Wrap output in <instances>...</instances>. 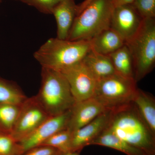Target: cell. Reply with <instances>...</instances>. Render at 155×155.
<instances>
[{
    "instance_id": "27",
    "label": "cell",
    "mask_w": 155,
    "mask_h": 155,
    "mask_svg": "<svg viewBox=\"0 0 155 155\" xmlns=\"http://www.w3.org/2000/svg\"><path fill=\"white\" fill-rule=\"evenodd\" d=\"M91 0H84L82 3L79 5H77V14L79 13L81 11H82L85 7H86L87 5L91 2Z\"/></svg>"
},
{
    "instance_id": "17",
    "label": "cell",
    "mask_w": 155,
    "mask_h": 155,
    "mask_svg": "<svg viewBox=\"0 0 155 155\" xmlns=\"http://www.w3.org/2000/svg\"><path fill=\"white\" fill-rule=\"evenodd\" d=\"M89 145L107 147L127 155H147L141 150L128 144L106 128L89 143Z\"/></svg>"
},
{
    "instance_id": "23",
    "label": "cell",
    "mask_w": 155,
    "mask_h": 155,
    "mask_svg": "<svg viewBox=\"0 0 155 155\" xmlns=\"http://www.w3.org/2000/svg\"><path fill=\"white\" fill-rule=\"evenodd\" d=\"M131 5L143 19L155 18V0H134Z\"/></svg>"
},
{
    "instance_id": "30",
    "label": "cell",
    "mask_w": 155,
    "mask_h": 155,
    "mask_svg": "<svg viewBox=\"0 0 155 155\" xmlns=\"http://www.w3.org/2000/svg\"><path fill=\"white\" fill-rule=\"evenodd\" d=\"M19 1H20V0H19Z\"/></svg>"
},
{
    "instance_id": "25",
    "label": "cell",
    "mask_w": 155,
    "mask_h": 155,
    "mask_svg": "<svg viewBox=\"0 0 155 155\" xmlns=\"http://www.w3.org/2000/svg\"><path fill=\"white\" fill-rule=\"evenodd\" d=\"M58 150L47 146H40L33 148L23 153V155H57Z\"/></svg>"
},
{
    "instance_id": "15",
    "label": "cell",
    "mask_w": 155,
    "mask_h": 155,
    "mask_svg": "<svg viewBox=\"0 0 155 155\" xmlns=\"http://www.w3.org/2000/svg\"><path fill=\"white\" fill-rule=\"evenodd\" d=\"M132 104L153 134L155 135V100L150 94L138 88Z\"/></svg>"
},
{
    "instance_id": "6",
    "label": "cell",
    "mask_w": 155,
    "mask_h": 155,
    "mask_svg": "<svg viewBox=\"0 0 155 155\" xmlns=\"http://www.w3.org/2000/svg\"><path fill=\"white\" fill-rule=\"evenodd\" d=\"M136 84L133 78L115 73L97 81L93 97L108 110H116L132 103Z\"/></svg>"
},
{
    "instance_id": "24",
    "label": "cell",
    "mask_w": 155,
    "mask_h": 155,
    "mask_svg": "<svg viewBox=\"0 0 155 155\" xmlns=\"http://www.w3.org/2000/svg\"><path fill=\"white\" fill-rule=\"evenodd\" d=\"M36 8L41 13L52 14L53 9L61 0H20Z\"/></svg>"
},
{
    "instance_id": "10",
    "label": "cell",
    "mask_w": 155,
    "mask_h": 155,
    "mask_svg": "<svg viewBox=\"0 0 155 155\" xmlns=\"http://www.w3.org/2000/svg\"><path fill=\"white\" fill-rule=\"evenodd\" d=\"M143 19L131 4L114 7L110 28L122 37L125 43L135 35Z\"/></svg>"
},
{
    "instance_id": "13",
    "label": "cell",
    "mask_w": 155,
    "mask_h": 155,
    "mask_svg": "<svg viewBox=\"0 0 155 155\" xmlns=\"http://www.w3.org/2000/svg\"><path fill=\"white\" fill-rule=\"evenodd\" d=\"M74 0H61L53 9L57 24V38L67 40L77 14Z\"/></svg>"
},
{
    "instance_id": "5",
    "label": "cell",
    "mask_w": 155,
    "mask_h": 155,
    "mask_svg": "<svg viewBox=\"0 0 155 155\" xmlns=\"http://www.w3.org/2000/svg\"><path fill=\"white\" fill-rule=\"evenodd\" d=\"M125 44L130 51L137 83L153 69L155 65V19H143L135 35Z\"/></svg>"
},
{
    "instance_id": "2",
    "label": "cell",
    "mask_w": 155,
    "mask_h": 155,
    "mask_svg": "<svg viewBox=\"0 0 155 155\" xmlns=\"http://www.w3.org/2000/svg\"><path fill=\"white\" fill-rule=\"evenodd\" d=\"M91 50L88 40L51 38L34 54L42 67L61 72L81 62Z\"/></svg>"
},
{
    "instance_id": "14",
    "label": "cell",
    "mask_w": 155,
    "mask_h": 155,
    "mask_svg": "<svg viewBox=\"0 0 155 155\" xmlns=\"http://www.w3.org/2000/svg\"><path fill=\"white\" fill-rule=\"evenodd\" d=\"M89 41L91 50L105 55L110 54L125 44L122 37L111 28L103 31Z\"/></svg>"
},
{
    "instance_id": "9",
    "label": "cell",
    "mask_w": 155,
    "mask_h": 155,
    "mask_svg": "<svg viewBox=\"0 0 155 155\" xmlns=\"http://www.w3.org/2000/svg\"><path fill=\"white\" fill-rule=\"evenodd\" d=\"M71 110L58 116H50L30 135L18 142L19 154L40 146L52 135L67 129Z\"/></svg>"
},
{
    "instance_id": "16",
    "label": "cell",
    "mask_w": 155,
    "mask_h": 155,
    "mask_svg": "<svg viewBox=\"0 0 155 155\" xmlns=\"http://www.w3.org/2000/svg\"><path fill=\"white\" fill-rule=\"evenodd\" d=\"M82 62L97 80L116 73L109 56L91 50L84 58Z\"/></svg>"
},
{
    "instance_id": "4",
    "label": "cell",
    "mask_w": 155,
    "mask_h": 155,
    "mask_svg": "<svg viewBox=\"0 0 155 155\" xmlns=\"http://www.w3.org/2000/svg\"><path fill=\"white\" fill-rule=\"evenodd\" d=\"M114 8L111 0H91L76 14L67 40L89 41L110 28Z\"/></svg>"
},
{
    "instance_id": "3",
    "label": "cell",
    "mask_w": 155,
    "mask_h": 155,
    "mask_svg": "<svg viewBox=\"0 0 155 155\" xmlns=\"http://www.w3.org/2000/svg\"><path fill=\"white\" fill-rule=\"evenodd\" d=\"M41 85L37 98L51 116L71 110L75 101L68 81L62 73L42 67Z\"/></svg>"
},
{
    "instance_id": "19",
    "label": "cell",
    "mask_w": 155,
    "mask_h": 155,
    "mask_svg": "<svg viewBox=\"0 0 155 155\" xmlns=\"http://www.w3.org/2000/svg\"><path fill=\"white\" fill-rule=\"evenodd\" d=\"M27 98L16 84L0 78V104L21 105Z\"/></svg>"
},
{
    "instance_id": "18",
    "label": "cell",
    "mask_w": 155,
    "mask_h": 155,
    "mask_svg": "<svg viewBox=\"0 0 155 155\" xmlns=\"http://www.w3.org/2000/svg\"><path fill=\"white\" fill-rule=\"evenodd\" d=\"M108 56L110 58L116 73L134 79L133 60L126 45Z\"/></svg>"
},
{
    "instance_id": "20",
    "label": "cell",
    "mask_w": 155,
    "mask_h": 155,
    "mask_svg": "<svg viewBox=\"0 0 155 155\" xmlns=\"http://www.w3.org/2000/svg\"><path fill=\"white\" fill-rule=\"evenodd\" d=\"M21 105L0 104V131L11 134L18 118Z\"/></svg>"
},
{
    "instance_id": "22",
    "label": "cell",
    "mask_w": 155,
    "mask_h": 155,
    "mask_svg": "<svg viewBox=\"0 0 155 155\" xmlns=\"http://www.w3.org/2000/svg\"><path fill=\"white\" fill-rule=\"evenodd\" d=\"M19 154L18 142L11 134L0 131V155Z\"/></svg>"
},
{
    "instance_id": "28",
    "label": "cell",
    "mask_w": 155,
    "mask_h": 155,
    "mask_svg": "<svg viewBox=\"0 0 155 155\" xmlns=\"http://www.w3.org/2000/svg\"><path fill=\"white\" fill-rule=\"evenodd\" d=\"M57 155H79V152L72 151H69L62 152H58Z\"/></svg>"
},
{
    "instance_id": "1",
    "label": "cell",
    "mask_w": 155,
    "mask_h": 155,
    "mask_svg": "<svg viewBox=\"0 0 155 155\" xmlns=\"http://www.w3.org/2000/svg\"><path fill=\"white\" fill-rule=\"evenodd\" d=\"M105 128L147 155H155V135L132 103L113 110Z\"/></svg>"
},
{
    "instance_id": "11",
    "label": "cell",
    "mask_w": 155,
    "mask_h": 155,
    "mask_svg": "<svg viewBox=\"0 0 155 155\" xmlns=\"http://www.w3.org/2000/svg\"><path fill=\"white\" fill-rule=\"evenodd\" d=\"M108 110L94 97L75 102L71 109L67 129L73 132Z\"/></svg>"
},
{
    "instance_id": "21",
    "label": "cell",
    "mask_w": 155,
    "mask_h": 155,
    "mask_svg": "<svg viewBox=\"0 0 155 155\" xmlns=\"http://www.w3.org/2000/svg\"><path fill=\"white\" fill-rule=\"evenodd\" d=\"M72 132L67 129L54 134L48 139L41 146L52 147L62 152L70 151Z\"/></svg>"
},
{
    "instance_id": "26",
    "label": "cell",
    "mask_w": 155,
    "mask_h": 155,
    "mask_svg": "<svg viewBox=\"0 0 155 155\" xmlns=\"http://www.w3.org/2000/svg\"><path fill=\"white\" fill-rule=\"evenodd\" d=\"M114 7L130 5L133 2L134 0H111Z\"/></svg>"
},
{
    "instance_id": "12",
    "label": "cell",
    "mask_w": 155,
    "mask_h": 155,
    "mask_svg": "<svg viewBox=\"0 0 155 155\" xmlns=\"http://www.w3.org/2000/svg\"><path fill=\"white\" fill-rule=\"evenodd\" d=\"M112 111L104 112L86 125L72 132L70 151L80 152L84 147L89 146L107 127Z\"/></svg>"
},
{
    "instance_id": "29",
    "label": "cell",
    "mask_w": 155,
    "mask_h": 155,
    "mask_svg": "<svg viewBox=\"0 0 155 155\" xmlns=\"http://www.w3.org/2000/svg\"><path fill=\"white\" fill-rule=\"evenodd\" d=\"M1 2H2V0H0V3H1Z\"/></svg>"
},
{
    "instance_id": "7",
    "label": "cell",
    "mask_w": 155,
    "mask_h": 155,
    "mask_svg": "<svg viewBox=\"0 0 155 155\" xmlns=\"http://www.w3.org/2000/svg\"><path fill=\"white\" fill-rule=\"evenodd\" d=\"M50 116L36 96L27 97L20 106L18 118L11 134L19 142L30 135Z\"/></svg>"
},
{
    "instance_id": "8",
    "label": "cell",
    "mask_w": 155,
    "mask_h": 155,
    "mask_svg": "<svg viewBox=\"0 0 155 155\" xmlns=\"http://www.w3.org/2000/svg\"><path fill=\"white\" fill-rule=\"evenodd\" d=\"M60 72L68 81L75 102L94 97L97 80L82 61Z\"/></svg>"
}]
</instances>
